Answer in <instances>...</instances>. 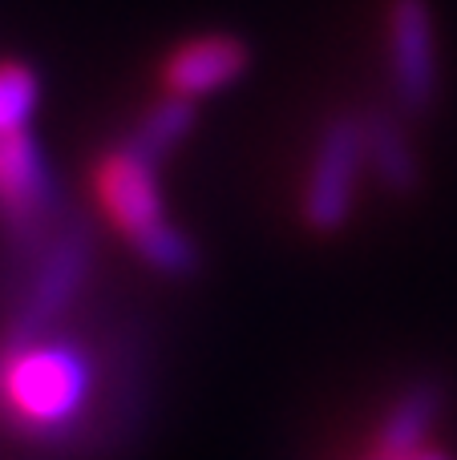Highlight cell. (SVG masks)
<instances>
[{
    "label": "cell",
    "mask_w": 457,
    "mask_h": 460,
    "mask_svg": "<svg viewBox=\"0 0 457 460\" xmlns=\"http://www.w3.org/2000/svg\"><path fill=\"white\" fill-rule=\"evenodd\" d=\"M61 194L29 129H0V223L16 243L49 238Z\"/></svg>",
    "instance_id": "5b68a950"
},
{
    "label": "cell",
    "mask_w": 457,
    "mask_h": 460,
    "mask_svg": "<svg viewBox=\"0 0 457 460\" xmlns=\"http://www.w3.org/2000/svg\"><path fill=\"white\" fill-rule=\"evenodd\" d=\"M247 61H251V53L239 37L202 32V37L183 40L162 61V93L199 102V97H211L219 89H227L231 81H239L247 73Z\"/></svg>",
    "instance_id": "52a82bcc"
},
{
    "label": "cell",
    "mask_w": 457,
    "mask_h": 460,
    "mask_svg": "<svg viewBox=\"0 0 457 460\" xmlns=\"http://www.w3.org/2000/svg\"><path fill=\"white\" fill-rule=\"evenodd\" d=\"M442 388L434 380H417L389 404L385 420L377 429V456L389 460H409L426 448V437L434 432L437 416H442Z\"/></svg>",
    "instance_id": "ba28073f"
},
{
    "label": "cell",
    "mask_w": 457,
    "mask_h": 460,
    "mask_svg": "<svg viewBox=\"0 0 457 460\" xmlns=\"http://www.w3.org/2000/svg\"><path fill=\"white\" fill-rule=\"evenodd\" d=\"M364 162L377 174V182L389 194H413L421 182L417 154L409 146L405 126L393 113H369L364 118Z\"/></svg>",
    "instance_id": "9c48e42d"
},
{
    "label": "cell",
    "mask_w": 457,
    "mask_h": 460,
    "mask_svg": "<svg viewBox=\"0 0 457 460\" xmlns=\"http://www.w3.org/2000/svg\"><path fill=\"white\" fill-rule=\"evenodd\" d=\"M409 460H450V456H445L442 448H429V445H426V448H421L417 456H409Z\"/></svg>",
    "instance_id": "7c38bea8"
},
{
    "label": "cell",
    "mask_w": 457,
    "mask_h": 460,
    "mask_svg": "<svg viewBox=\"0 0 457 460\" xmlns=\"http://www.w3.org/2000/svg\"><path fill=\"white\" fill-rule=\"evenodd\" d=\"M40 81L24 61H0V129H29Z\"/></svg>",
    "instance_id": "8fae6325"
},
{
    "label": "cell",
    "mask_w": 457,
    "mask_h": 460,
    "mask_svg": "<svg viewBox=\"0 0 457 460\" xmlns=\"http://www.w3.org/2000/svg\"><path fill=\"white\" fill-rule=\"evenodd\" d=\"M385 53L389 85L405 113H426L437 97L442 57H437V24L429 0H389L385 8Z\"/></svg>",
    "instance_id": "8992f818"
},
{
    "label": "cell",
    "mask_w": 457,
    "mask_h": 460,
    "mask_svg": "<svg viewBox=\"0 0 457 460\" xmlns=\"http://www.w3.org/2000/svg\"><path fill=\"white\" fill-rule=\"evenodd\" d=\"M364 162V118L336 113L316 137L312 162H308L304 194H300V218L316 234H336L353 218L356 182Z\"/></svg>",
    "instance_id": "277c9868"
},
{
    "label": "cell",
    "mask_w": 457,
    "mask_h": 460,
    "mask_svg": "<svg viewBox=\"0 0 457 460\" xmlns=\"http://www.w3.org/2000/svg\"><path fill=\"white\" fill-rule=\"evenodd\" d=\"M372 460H389V456H372Z\"/></svg>",
    "instance_id": "4fadbf2b"
},
{
    "label": "cell",
    "mask_w": 457,
    "mask_h": 460,
    "mask_svg": "<svg viewBox=\"0 0 457 460\" xmlns=\"http://www.w3.org/2000/svg\"><path fill=\"white\" fill-rule=\"evenodd\" d=\"M89 190L105 223L118 230L138 259L170 279H186L199 267V246L183 226H175L162 207L158 166L130 142L105 150L89 170Z\"/></svg>",
    "instance_id": "6da1fadb"
},
{
    "label": "cell",
    "mask_w": 457,
    "mask_h": 460,
    "mask_svg": "<svg viewBox=\"0 0 457 460\" xmlns=\"http://www.w3.org/2000/svg\"><path fill=\"white\" fill-rule=\"evenodd\" d=\"M94 267V234L81 223H65L40 243L32 262V275L21 291L13 319L4 327V343L40 340L53 332V323L73 307Z\"/></svg>",
    "instance_id": "3957f363"
},
{
    "label": "cell",
    "mask_w": 457,
    "mask_h": 460,
    "mask_svg": "<svg viewBox=\"0 0 457 460\" xmlns=\"http://www.w3.org/2000/svg\"><path fill=\"white\" fill-rule=\"evenodd\" d=\"M94 372L69 340L0 343V416L29 437H61L89 404Z\"/></svg>",
    "instance_id": "7a4b0ae2"
},
{
    "label": "cell",
    "mask_w": 457,
    "mask_h": 460,
    "mask_svg": "<svg viewBox=\"0 0 457 460\" xmlns=\"http://www.w3.org/2000/svg\"><path fill=\"white\" fill-rule=\"evenodd\" d=\"M194 118H199V113H194V102L175 97V93H162L158 102L138 118L134 134H130V146L158 166V162L194 129Z\"/></svg>",
    "instance_id": "30bf717a"
}]
</instances>
